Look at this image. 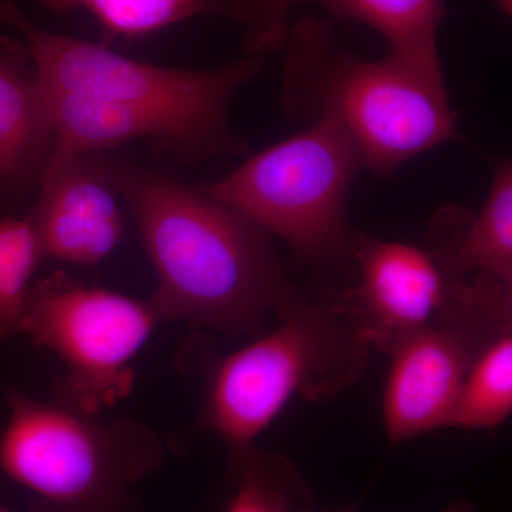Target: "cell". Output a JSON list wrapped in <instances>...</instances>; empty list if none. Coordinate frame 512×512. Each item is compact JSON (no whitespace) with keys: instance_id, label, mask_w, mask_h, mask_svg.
Returning a JSON list of instances; mask_svg holds the SVG:
<instances>
[{"instance_id":"6da1fadb","label":"cell","mask_w":512,"mask_h":512,"mask_svg":"<svg viewBox=\"0 0 512 512\" xmlns=\"http://www.w3.org/2000/svg\"><path fill=\"white\" fill-rule=\"evenodd\" d=\"M0 23L28 47L52 111L55 150L42 184L74 158L134 140L153 141L185 163L251 154L229 113L235 94L264 72L266 56L244 53L214 70L138 62L42 29L13 0H0Z\"/></svg>"},{"instance_id":"7a4b0ae2","label":"cell","mask_w":512,"mask_h":512,"mask_svg":"<svg viewBox=\"0 0 512 512\" xmlns=\"http://www.w3.org/2000/svg\"><path fill=\"white\" fill-rule=\"evenodd\" d=\"M136 222L157 285L148 302L174 320L227 335H255L292 284L272 235L200 187L119 158L93 154Z\"/></svg>"},{"instance_id":"3957f363","label":"cell","mask_w":512,"mask_h":512,"mask_svg":"<svg viewBox=\"0 0 512 512\" xmlns=\"http://www.w3.org/2000/svg\"><path fill=\"white\" fill-rule=\"evenodd\" d=\"M285 45L279 106L286 119L338 124L377 177L460 138L446 80L387 55L362 59L316 18L289 30Z\"/></svg>"},{"instance_id":"277c9868","label":"cell","mask_w":512,"mask_h":512,"mask_svg":"<svg viewBox=\"0 0 512 512\" xmlns=\"http://www.w3.org/2000/svg\"><path fill=\"white\" fill-rule=\"evenodd\" d=\"M274 315V330L218 357L205 372L198 421L231 458L254 446L292 397L326 402L369 365L372 348L343 293L292 285Z\"/></svg>"},{"instance_id":"5b68a950","label":"cell","mask_w":512,"mask_h":512,"mask_svg":"<svg viewBox=\"0 0 512 512\" xmlns=\"http://www.w3.org/2000/svg\"><path fill=\"white\" fill-rule=\"evenodd\" d=\"M0 471L28 491L32 512H137L134 488L163 466L165 441L134 420L104 423L19 387L5 390Z\"/></svg>"},{"instance_id":"8992f818","label":"cell","mask_w":512,"mask_h":512,"mask_svg":"<svg viewBox=\"0 0 512 512\" xmlns=\"http://www.w3.org/2000/svg\"><path fill=\"white\" fill-rule=\"evenodd\" d=\"M362 170L352 138L323 120L198 187L281 238L296 255L326 264L352 261L356 231L349 225V198Z\"/></svg>"},{"instance_id":"52a82bcc","label":"cell","mask_w":512,"mask_h":512,"mask_svg":"<svg viewBox=\"0 0 512 512\" xmlns=\"http://www.w3.org/2000/svg\"><path fill=\"white\" fill-rule=\"evenodd\" d=\"M160 323L150 302L56 271L33 282L22 335L62 362L52 399L100 416L133 392V360Z\"/></svg>"},{"instance_id":"ba28073f","label":"cell","mask_w":512,"mask_h":512,"mask_svg":"<svg viewBox=\"0 0 512 512\" xmlns=\"http://www.w3.org/2000/svg\"><path fill=\"white\" fill-rule=\"evenodd\" d=\"M511 325L512 289L483 274L448 281L439 315L387 350L382 413L390 441L450 427L478 350Z\"/></svg>"},{"instance_id":"9c48e42d","label":"cell","mask_w":512,"mask_h":512,"mask_svg":"<svg viewBox=\"0 0 512 512\" xmlns=\"http://www.w3.org/2000/svg\"><path fill=\"white\" fill-rule=\"evenodd\" d=\"M355 288L343 292L370 348L387 353L397 340L436 318L448 282L426 251L356 231Z\"/></svg>"},{"instance_id":"30bf717a","label":"cell","mask_w":512,"mask_h":512,"mask_svg":"<svg viewBox=\"0 0 512 512\" xmlns=\"http://www.w3.org/2000/svg\"><path fill=\"white\" fill-rule=\"evenodd\" d=\"M29 217L43 259L99 265L124 237L119 197L92 156L74 158L39 188Z\"/></svg>"},{"instance_id":"8fae6325","label":"cell","mask_w":512,"mask_h":512,"mask_svg":"<svg viewBox=\"0 0 512 512\" xmlns=\"http://www.w3.org/2000/svg\"><path fill=\"white\" fill-rule=\"evenodd\" d=\"M56 131L49 100L22 40L0 35V195L19 201L39 191Z\"/></svg>"},{"instance_id":"7c38bea8","label":"cell","mask_w":512,"mask_h":512,"mask_svg":"<svg viewBox=\"0 0 512 512\" xmlns=\"http://www.w3.org/2000/svg\"><path fill=\"white\" fill-rule=\"evenodd\" d=\"M50 12L86 10L104 40L143 37L198 18L221 16L244 28L245 55L266 56L285 45L289 0H39Z\"/></svg>"},{"instance_id":"4fadbf2b","label":"cell","mask_w":512,"mask_h":512,"mask_svg":"<svg viewBox=\"0 0 512 512\" xmlns=\"http://www.w3.org/2000/svg\"><path fill=\"white\" fill-rule=\"evenodd\" d=\"M429 247L447 279L483 274L512 289V165H494L483 207L473 214L461 205H446L427 228Z\"/></svg>"},{"instance_id":"5bb4252c","label":"cell","mask_w":512,"mask_h":512,"mask_svg":"<svg viewBox=\"0 0 512 512\" xmlns=\"http://www.w3.org/2000/svg\"><path fill=\"white\" fill-rule=\"evenodd\" d=\"M315 3L330 16L356 20L375 29L386 40L387 56L413 69L444 79L439 32L444 0H289Z\"/></svg>"},{"instance_id":"9a60e30c","label":"cell","mask_w":512,"mask_h":512,"mask_svg":"<svg viewBox=\"0 0 512 512\" xmlns=\"http://www.w3.org/2000/svg\"><path fill=\"white\" fill-rule=\"evenodd\" d=\"M512 412V325L478 350L458 396L450 427L491 430Z\"/></svg>"},{"instance_id":"2e32d148","label":"cell","mask_w":512,"mask_h":512,"mask_svg":"<svg viewBox=\"0 0 512 512\" xmlns=\"http://www.w3.org/2000/svg\"><path fill=\"white\" fill-rule=\"evenodd\" d=\"M235 490L224 512H306L313 498L291 461L255 446L231 458Z\"/></svg>"},{"instance_id":"e0dca14e","label":"cell","mask_w":512,"mask_h":512,"mask_svg":"<svg viewBox=\"0 0 512 512\" xmlns=\"http://www.w3.org/2000/svg\"><path fill=\"white\" fill-rule=\"evenodd\" d=\"M42 259L30 217L0 220V342L22 335L32 278Z\"/></svg>"},{"instance_id":"ac0fdd59","label":"cell","mask_w":512,"mask_h":512,"mask_svg":"<svg viewBox=\"0 0 512 512\" xmlns=\"http://www.w3.org/2000/svg\"><path fill=\"white\" fill-rule=\"evenodd\" d=\"M441 512H476V508L473 504L467 503V501H456L451 505H448L446 510Z\"/></svg>"},{"instance_id":"d6986e66","label":"cell","mask_w":512,"mask_h":512,"mask_svg":"<svg viewBox=\"0 0 512 512\" xmlns=\"http://www.w3.org/2000/svg\"><path fill=\"white\" fill-rule=\"evenodd\" d=\"M495 3H497V5L500 6V9L504 10L505 13L511 12V0H495Z\"/></svg>"},{"instance_id":"ffe728a7","label":"cell","mask_w":512,"mask_h":512,"mask_svg":"<svg viewBox=\"0 0 512 512\" xmlns=\"http://www.w3.org/2000/svg\"><path fill=\"white\" fill-rule=\"evenodd\" d=\"M0 512H12L5 504L0 503Z\"/></svg>"},{"instance_id":"44dd1931","label":"cell","mask_w":512,"mask_h":512,"mask_svg":"<svg viewBox=\"0 0 512 512\" xmlns=\"http://www.w3.org/2000/svg\"><path fill=\"white\" fill-rule=\"evenodd\" d=\"M338 512H356V508H349V510H343Z\"/></svg>"}]
</instances>
